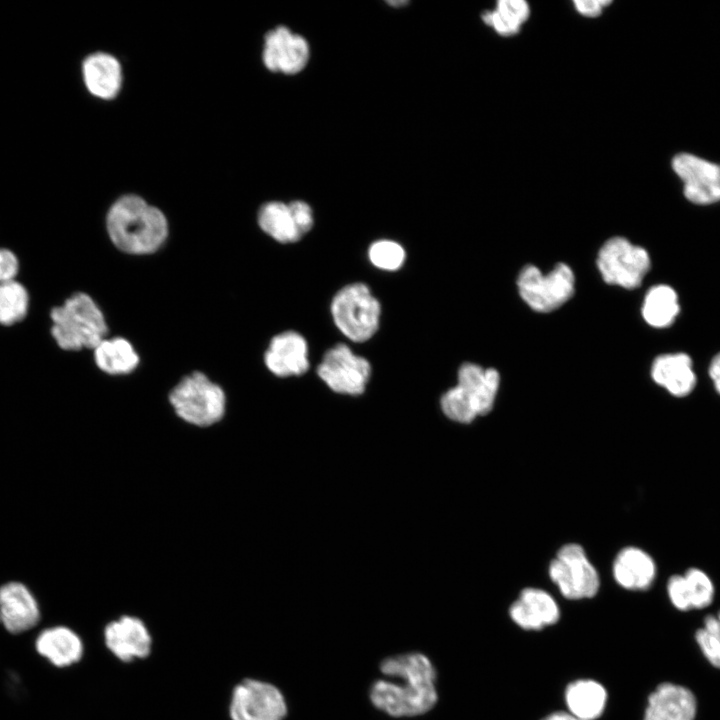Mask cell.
<instances>
[{"label":"cell","mask_w":720,"mask_h":720,"mask_svg":"<svg viewBox=\"0 0 720 720\" xmlns=\"http://www.w3.org/2000/svg\"><path fill=\"white\" fill-rule=\"evenodd\" d=\"M650 264L648 252L623 237L607 240L597 257L603 280L627 289H634L642 283Z\"/></svg>","instance_id":"cell-8"},{"label":"cell","mask_w":720,"mask_h":720,"mask_svg":"<svg viewBox=\"0 0 720 720\" xmlns=\"http://www.w3.org/2000/svg\"><path fill=\"white\" fill-rule=\"evenodd\" d=\"M371 263L382 270L395 271L404 263L405 251L403 247L392 240H379L374 242L368 251Z\"/></svg>","instance_id":"cell-29"},{"label":"cell","mask_w":720,"mask_h":720,"mask_svg":"<svg viewBox=\"0 0 720 720\" xmlns=\"http://www.w3.org/2000/svg\"><path fill=\"white\" fill-rule=\"evenodd\" d=\"M257 220L260 228L280 243H293L302 238L289 204L267 202L259 209Z\"/></svg>","instance_id":"cell-25"},{"label":"cell","mask_w":720,"mask_h":720,"mask_svg":"<svg viewBox=\"0 0 720 720\" xmlns=\"http://www.w3.org/2000/svg\"><path fill=\"white\" fill-rule=\"evenodd\" d=\"M517 285L520 296L533 310L550 312L572 297L575 277L564 263L557 264L546 275L536 266L526 265L519 274Z\"/></svg>","instance_id":"cell-7"},{"label":"cell","mask_w":720,"mask_h":720,"mask_svg":"<svg viewBox=\"0 0 720 720\" xmlns=\"http://www.w3.org/2000/svg\"><path fill=\"white\" fill-rule=\"evenodd\" d=\"M19 260L16 254L7 248H0V282L16 280Z\"/></svg>","instance_id":"cell-35"},{"label":"cell","mask_w":720,"mask_h":720,"mask_svg":"<svg viewBox=\"0 0 720 720\" xmlns=\"http://www.w3.org/2000/svg\"><path fill=\"white\" fill-rule=\"evenodd\" d=\"M684 577L687 582L692 609L708 607L714 600L715 588L711 578L699 568L688 569Z\"/></svg>","instance_id":"cell-28"},{"label":"cell","mask_w":720,"mask_h":720,"mask_svg":"<svg viewBox=\"0 0 720 720\" xmlns=\"http://www.w3.org/2000/svg\"><path fill=\"white\" fill-rule=\"evenodd\" d=\"M500 384L496 369H484L474 363H464L458 371V384L474 407L478 416L486 415L493 408Z\"/></svg>","instance_id":"cell-19"},{"label":"cell","mask_w":720,"mask_h":720,"mask_svg":"<svg viewBox=\"0 0 720 720\" xmlns=\"http://www.w3.org/2000/svg\"><path fill=\"white\" fill-rule=\"evenodd\" d=\"M93 350L97 367L110 375L128 374L139 363L135 349L122 337L104 338Z\"/></svg>","instance_id":"cell-24"},{"label":"cell","mask_w":720,"mask_h":720,"mask_svg":"<svg viewBox=\"0 0 720 720\" xmlns=\"http://www.w3.org/2000/svg\"><path fill=\"white\" fill-rule=\"evenodd\" d=\"M695 640L707 661L720 669V644L714 635L701 627L695 633Z\"/></svg>","instance_id":"cell-32"},{"label":"cell","mask_w":720,"mask_h":720,"mask_svg":"<svg viewBox=\"0 0 720 720\" xmlns=\"http://www.w3.org/2000/svg\"><path fill=\"white\" fill-rule=\"evenodd\" d=\"M696 714L694 693L683 685L664 682L649 695L643 720H695Z\"/></svg>","instance_id":"cell-16"},{"label":"cell","mask_w":720,"mask_h":720,"mask_svg":"<svg viewBox=\"0 0 720 720\" xmlns=\"http://www.w3.org/2000/svg\"><path fill=\"white\" fill-rule=\"evenodd\" d=\"M51 335L63 350L94 349L106 338L108 326L96 302L77 292L50 312Z\"/></svg>","instance_id":"cell-3"},{"label":"cell","mask_w":720,"mask_h":720,"mask_svg":"<svg viewBox=\"0 0 720 720\" xmlns=\"http://www.w3.org/2000/svg\"><path fill=\"white\" fill-rule=\"evenodd\" d=\"M262 59L272 72L296 74L307 64L309 46L300 35L285 26L268 31L264 37Z\"/></svg>","instance_id":"cell-13"},{"label":"cell","mask_w":720,"mask_h":720,"mask_svg":"<svg viewBox=\"0 0 720 720\" xmlns=\"http://www.w3.org/2000/svg\"><path fill=\"white\" fill-rule=\"evenodd\" d=\"M82 78L91 95L101 100H112L122 88L121 63L110 53L93 52L82 62Z\"/></svg>","instance_id":"cell-17"},{"label":"cell","mask_w":720,"mask_h":720,"mask_svg":"<svg viewBox=\"0 0 720 720\" xmlns=\"http://www.w3.org/2000/svg\"><path fill=\"white\" fill-rule=\"evenodd\" d=\"M169 402L179 418L197 427L216 424L226 408L223 389L201 372L183 377L171 390Z\"/></svg>","instance_id":"cell-4"},{"label":"cell","mask_w":720,"mask_h":720,"mask_svg":"<svg viewBox=\"0 0 720 720\" xmlns=\"http://www.w3.org/2000/svg\"><path fill=\"white\" fill-rule=\"evenodd\" d=\"M541 720H580V719L576 718L569 712L556 711V712H553V713L547 715L546 717H544Z\"/></svg>","instance_id":"cell-40"},{"label":"cell","mask_w":720,"mask_h":720,"mask_svg":"<svg viewBox=\"0 0 720 720\" xmlns=\"http://www.w3.org/2000/svg\"><path fill=\"white\" fill-rule=\"evenodd\" d=\"M389 3H390L391 5H396V4H398V5H402V4H406V2H405V1H400V2H389Z\"/></svg>","instance_id":"cell-41"},{"label":"cell","mask_w":720,"mask_h":720,"mask_svg":"<svg viewBox=\"0 0 720 720\" xmlns=\"http://www.w3.org/2000/svg\"><path fill=\"white\" fill-rule=\"evenodd\" d=\"M669 164L687 202L700 207L720 203V161L695 151L679 150Z\"/></svg>","instance_id":"cell-6"},{"label":"cell","mask_w":720,"mask_h":720,"mask_svg":"<svg viewBox=\"0 0 720 720\" xmlns=\"http://www.w3.org/2000/svg\"><path fill=\"white\" fill-rule=\"evenodd\" d=\"M29 301V293L20 282H0V324L12 326L22 321L28 313Z\"/></svg>","instance_id":"cell-27"},{"label":"cell","mask_w":720,"mask_h":720,"mask_svg":"<svg viewBox=\"0 0 720 720\" xmlns=\"http://www.w3.org/2000/svg\"><path fill=\"white\" fill-rule=\"evenodd\" d=\"M107 650L120 662L132 663L150 656L153 637L137 616L122 615L108 622L103 630Z\"/></svg>","instance_id":"cell-12"},{"label":"cell","mask_w":720,"mask_h":720,"mask_svg":"<svg viewBox=\"0 0 720 720\" xmlns=\"http://www.w3.org/2000/svg\"><path fill=\"white\" fill-rule=\"evenodd\" d=\"M331 314L336 327L348 339L365 342L379 327L381 306L367 285L353 283L335 294Z\"/></svg>","instance_id":"cell-5"},{"label":"cell","mask_w":720,"mask_h":720,"mask_svg":"<svg viewBox=\"0 0 720 720\" xmlns=\"http://www.w3.org/2000/svg\"><path fill=\"white\" fill-rule=\"evenodd\" d=\"M653 380L676 397L690 394L696 385L692 361L687 354H665L657 357L651 368Z\"/></svg>","instance_id":"cell-22"},{"label":"cell","mask_w":720,"mask_h":720,"mask_svg":"<svg viewBox=\"0 0 720 720\" xmlns=\"http://www.w3.org/2000/svg\"><path fill=\"white\" fill-rule=\"evenodd\" d=\"M574 5L580 14L587 17L600 15L603 8L599 0H576Z\"/></svg>","instance_id":"cell-37"},{"label":"cell","mask_w":720,"mask_h":720,"mask_svg":"<svg viewBox=\"0 0 720 720\" xmlns=\"http://www.w3.org/2000/svg\"><path fill=\"white\" fill-rule=\"evenodd\" d=\"M550 579L567 599L593 597L599 589V575L582 546H562L549 565Z\"/></svg>","instance_id":"cell-9"},{"label":"cell","mask_w":720,"mask_h":720,"mask_svg":"<svg viewBox=\"0 0 720 720\" xmlns=\"http://www.w3.org/2000/svg\"><path fill=\"white\" fill-rule=\"evenodd\" d=\"M270 372L278 377L300 376L309 369L308 345L295 331L274 336L264 354Z\"/></svg>","instance_id":"cell-15"},{"label":"cell","mask_w":720,"mask_h":720,"mask_svg":"<svg viewBox=\"0 0 720 720\" xmlns=\"http://www.w3.org/2000/svg\"><path fill=\"white\" fill-rule=\"evenodd\" d=\"M290 210L294 217L296 226L303 237L313 226V213L311 207L303 201L289 203Z\"/></svg>","instance_id":"cell-34"},{"label":"cell","mask_w":720,"mask_h":720,"mask_svg":"<svg viewBox=\"0 0 720 720\" xmlns=\"http://www.w3.org/2000/svg\"><path fill=\"white\" fill-rule=\"evenodd\" d=\"M616 582L628 590H646L656 577V564L652 557L637 547H626L613 563Z\"/></svg>","instance_id":"cell-21"},{"label":"cell","mask_w":720,"mask_h":720,"mask_svg":"<svg viewBox=\"0 0 720 720\" xmlns=\"http://www.w3.org/2000/svg\"><path fill=\"white\" fill-rule=\"evenodd\" d=\"M564 696L569 713L580 720L597 719L603 713L607 702L606 689L592 679H580L570 683Z\"/></svg>","instance_id":"cell-23"},{"label":"cell","mask_w":720,"mask_h":720,"mask_svg":"<svg viewBox=\"0 0 720 720\" xmlns=\"http://www.w3.org/2000/svg\"><path fill=\"white\" fill-rule=\"evenodd\" d=\"M106 229L112 243L121 251L143 255L158 250L168 235L165 214L136 194H125L110 206Z\"/></svg>","instance_id":"cell-2"},{"label":"cell","mask_w":720,"mask_h":720,"mask_svg":"<svg viewBox=\"0 0 720 720\" xmlns=\"http://www.w3.org/2000/svg\"><path fill=\"white\" fill-rule=\"evenodd\" d=\"M228 715L230 720H284L287 704L275 685L247 678L232 689Z\"/></svg>","instance_id":"cell-10"},{"label":"cell","mask_w":720,"mask_h":720,"mask_svg":"<svg viewBox=\"0 0 720 720\" xmlns=\"http://www.w3.org/2000/svg\"><path fill=\"white\" fill-rule=\"evenodd\" d=\"M383 675L370 689V700L393 717H411L430 711L436 704V671L427 656L417 652L385 658Z\"/></svg>","instance_id":"cell-1"},{"label":"cell","mask_w":720,"mask_h":720,"mask_svg":"<svg viewBox=\"0 0 720 720\" xmlns=\"http://www.w3.org/2000/svg\"><path fill=\"white\" fill-rule=\"evenodd\" d=\"M709 376L716 391L720 394V353L716 355L709 366Z\"/></svg>","instance_id":"cell-39"},{"label":"cell","mask_w":720,"mask_h":720,"mask_svg":"<svg viewBox=\"0 0 720 720\" xmlns=\"http://www.w3.org/2000/svg\"><path fill=\"white\" fill-rule=\"evenodd\" d=\"M40 620L39 605L31 591L20 582L0 587V623L13 634L35 627Z\"/></svg>","instance_id":"cell-14"},{"label":"cell","mask_w":720,"mask_h":720,"mask_svg":"<svg viewBox=\"0 0 720 720\" xmlns=\"http://www.w3.org/2000/svg\"><path fill=\"white\" fill-rule=\"evenodd\" d=\"M678 313V297L673 288L657 285L647 292L642 315L649 325L656 328L668 327L674 322Z\"/></svg>","instance_id":"cell-26"},{"label":"cell","mask_w":720,"mask_h":720,"mask_svg":"<svg viewBox=\"0 0 720 720\" xmlns=\"http://www.w3.org/2000/svg\"><path fill=\"white\" fill-rule=\"evenodd\" d=\"M35 648L42 657L59 668L78 663L84 654L81 637L62 625L42 630L35 640Z\"/></svg>","instance_id":"cell-20"},{"label":"cell","mask_w":720,"mask_h":720,"mask_svg":"<svg viewBox=\"0 0 720 720\" xmlns=\"http://www.w3.org/2000/svg\"><path fill=\"white\" fill-rule=\"evenodd\" d=\"M703 624V628L714 635L720 644V611L716 615L705 617Z\"/></svg>","instance_id":"cell-38"},{"label":"cell","mask_w":720,"mask_h":720,"mask_svg":"<svg viewBox=\"0 0 720 720\" xmlns=\"http://www.w3.org/2000/svg\"><path fill=\"white\" fill-rule=\"evenodd\" d=\"M509 615L525 630H540L556 623L560 610L548 592L538 588H525L510 606Z\"/></svg>","instance_id":"cell-18"},{"label":"cell","mask_w":720,"mask_h":720,"mask_svg":"<svg viewBox=\"0 0 720 720\" xmlns=\"http://www.w3.org/2000/svg\"><path fill=\"white\" fill-rule=\"evenodd\" d=\"M496 10L511 23L521 26L529 17V6L523 0H501Z\"/></svg>","instance_id":"cell-33"},{"label":"cell","mask_w":720,"mask_h":720,"mask_svg":"<svg viewBox=\"0 0 720 720\" xmlns=\"http://www.w3.org/2000/svg\"><path fill=\"white\" fill-rule=\"evenodd\" d=\"M440 404L445 416L458 423H470L478 416L458 386L446 391L441 397Z\"/></svg>","instance_id":"cell-30"},{"label":"cell","mask_w":720,"mask_h":720,"mask_svg":"<svg viewBox=\"0 0 720 720\" xmlns=\"http://www.w3.org/2000/svg\"><path fill=\"white\" fill-rule=\"evenodd\" d=\"M667 594L673 606L680 611L692 609L689 590L683 575H673L667 582Z\"/></svg>","instance_id":"cell-31"},{"label":"cell","mask_w":720,"mask_h":720,"mask_svg":"<svg viewBox=\"0 0 720 720\" xmlns=\"http://www.w3.org/2000/svg\"><path fill=\"white\" fill-rule=\"evenodd\" d=\"M317 374L335 393L358 396L366 389L371 366L367 359L339 343L326 351L317 367Z\"/></svg>","instance_id":"cell-11"},{"label":"cell","mask_w":720,"mask_h":720,"mask_svg":"<svg viewBox=\"0 0 720 720\" xmlns=\"http://www.w3.org/2000/svg\"><path fill=\"white\" fill-rule=\"evenodd\" d=\"M482 19L487 25L492 26L497 33L503 36L513 35L520 29L519 26L511 23L497 10L484 13Z\"/></svg>","instance_id":"cell-36"}]
</instances>
